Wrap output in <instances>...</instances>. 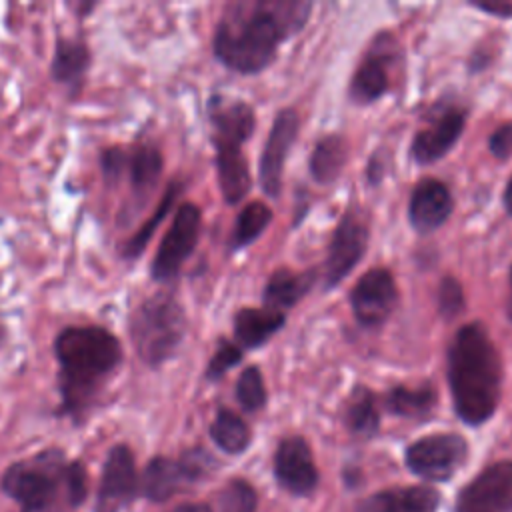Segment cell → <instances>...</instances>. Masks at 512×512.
<instances>
[{
  "label": "cell",
  "mask_w": 512,
  "mask_h": 512,
  "mask_svg": "<svg viewBox=\"0 0 512 512\" xmlns=\"http://www.w3.org/2000/svg\"><path fill=\"white\" fill-rule=\"evenodd\" d=\"M306 0H238L226 4L214 30V56L230 70L256 74L310 16Z\"/></svg>",
  "instance_id": "6da1fadb"
},
{
  "label": "cell",
  "mask_w": 512,
  "mask_h": 512,
  "mask_svg": "<svg viewBox=\"0 0 512 512\" xmlns=\"http://www.w3.org/2000/svg\"><path fill=\"white\" fill-rule=\"evenodd\" d=\"M54 354L60 366V414L78 422L120 366L122 344L104 326H66L54 340Z\"/></svg>",
  "instance_id": "7a4b0ae2"
},
{
  "label": "cell",
  "mask_w": 512,
  "mask_h": 512,
  "mask_svg": "<svg viewBox=\"0 0 512 512\" xmlns=\"http://www.w3.org/2000/svg\"><path fill=\"white\" fill-rule=\"evenodd\" d=\"M448 384L462 422L480 426L492 418L502 392V358L484 324L456 330L448 346Z\"/></svg>",
  "instance_id": "3957f363"
},
{
  "label": "cell",
  "mask_w": 512,
  "mask_h": 512,
  "mask_svg": "<svg viewBox=\"0 0 512 512\" xmlns=\"http://www.w3.org/2000/svg\"><path fill=\"white\" fill-rule=\"evenodd\" d=\"M0 488L22 506L20 512H74L88 496V474L80 460L46 448L8 466Z\"/></svg>",
  "instance_id": "277c9868"
},
{
  "label": "cell",
  "mask_w": 512,
  "mask_h": 512,
  "mask_svg": "<svg viewBox=\"0 0 512 512\" xmlns=\"http://www.w3.org/2000/svg\"><path fill=\"white\" fill-rule=\"evenodd\" d=\"M212 140L216 148V172L222 198L238 204L250 190V168L242 144L254 132V110L242 100H224L214 96L208 106Z\"/></svg>",
  "instance_id": "5b68a950"
},
{
  "label": "cell",
  "mask_w": 512,
  "mask_h": 512,
  "mask_svg": "<svg viewBox=\"0 0 512 512\" xmlns=\"http://www.w3.org/2000/svg\"><path fill=\"white\" fill-rule=\"evenodd\" d=\"M186 334L182 304L168 292L144 298L128 318V336L138 358L156 368L170 360Z\"/></svg>",
  "instance_id": "8992f818"
},
{
  "label": "cell",
  "mask_w": 512,
  "mask_h": 512,
  "mask_svg": "<svg viewBox=\"0 0 512 512\" xmlns=\"http://www.w3.org/2000/svg\"><path fill=\"white\" fill-rule=\"evenodd\" d=\"M200 224L202 212L196 204L184 202L178 206L150 266V274L156 282H168L178 276L182 264L190 258L198 244Z\"/></svg>",
  "instance_id": "52a82bcc"
},
{
  "label": "cell",
  "mask_w": 512,
  "mask_h": 512,
  "mask_svg": "<svg viewBox=\"0 0 512 512\" xmlns=\"http://www.w3.org/2000/svg\"><path fill=\"white\" fill-rule=\"evenodd\" d=\"M208 462L210 456L202 450L188 452L180 460L156 456L138 476V494L152 502H164L182 486L202 478L208 472Z\"/></svg>",
  "instance_id": "ba28073f"
},
{
  "label": "cell",
  "mask_w": 512,
  "mask_h": 512,
  "mask_svg": "<svg viewBox=\"0 0 512 512\" xmlns=\"http://www.w3.org/2000/svg\"><path fill=\"white\" fill-rule=\"evenodd\" d=\"M370 240V226L364 210L350 208L340 218L328 248L324 286L336 288L362 260Z\"/></svg>",
  "instance_id": "9c48e42d"
},
{
  "label": "cell",
  "mask_w": 512,
  "mask_h": 512,
  "mask_svg": "<svg viewBox=\"0 0 512 512\" xmlns=\"http://www.w3.org/2000/svg\"><path fill=\"white\" fill-rule=\"evenodd\" d=\"M468 456V444L458 434H430L406 448V466L426 480H448Z\"/></svg>",
  "instance_id": "30bf717a"
},
{
  "label": "cell",
  "mask_w": 512,
  "mask_h": 512,
  "mask_svg": "<svg viewBox=\"0 0 512 512\" xmlns=\"http://www.w3.org/2000/svg\"><path fill=\"white\" fill-rule=\"evenodd\" d=\"M138 494L136 462L130 446L116 444L110 448L102 466L94 512H122Z\"/></svg>",
  "instance_id": "8fae6325"
},
{
  "label": "cell",
  "mask_w": 512,
  "mask_h": 512,
  "mask_svg": "<svg viewBox=\"0 0 512 512\" xmlns=\"http://www.w3.org/2000/svg\"><path fill=\"white\" fill-rule=\"evenodd\" d=\"M458 512H512V462L486 466L468 482L456 502Z\"/></svg>",
  "instance_id": "7c38bea8"
},
{
  "label": "cell",
  "mask_w": 512,
  "mask_h": 512,
  "mask_svg": "<svg viewBox=\"0 0 512 512\" xmlns=\"http://www.w3.org/2000/svg\"><path fill=\"white\" fill-rule=\"evenodd\" d=\"M398 302V288L386 268H372L354 284L350 306L364 328H376L388 320Z\"/></svg>",
  "instance_id": "4fadbf2b"
},
{
  "label": "cell",
  "mask_w": 512,
  "mask_h": 512,
  "mask_svg": "<svg viewBox=\"0 0 512 512\" xmlns=\"http://www.w3.org/2000/svg\"><path fill=\"white\" fill-rule=\"evenodd\" d=\"M298 130L300 118L296 110L284 108L276 114L260 156V186L270 198H276L278 192L282 190V172L286 156L298 136Z\"/></svg>",
  "instance_id": "5bb4252c"
},
{
  "label": "cell",
  "mask_w": 512,
  "mask_h": 512,
  "mask_svg": "<svg viewBox=\"0 0 512 512\" xmlns=\"http://www.w3.org/2000/svg\"><path fill=\"white\" fill-rule=\"evenodd\" d=\"M394 60L392 38L388 34H380L374 40V46L358 64L352 80H350V100L356 104H370L378 100L390 88V64Z\"/></svg>",
  "instance_id": "9a60e30c"
},
{
  "label": "cell",
  "mask_w": 512,
  "mask_h": 512,
  "mask_svg": "<svg viewBox=\"0 0 512 512\" xmlns=\"http://www.w3.org/2000/svg\"><path fill=\"white\" fill-rule=\"evenodd\" d=\"M276 480L292 494L306 496L318 484V470L310 446L302 436L284 438L274 454Z\"/></svg>",
  "instance_id": "2e32d148"
},
{
  "label": "cell",
  "mask_w": 512,
  "mask_h": 512,
  "mask_svg": "<svg viewBox=\"0 0 512 512\" xmlns=\"http://www.w3.org/2000/svg\"><path fill=\"white\" fill-rule=\"evenodd\" d=\"M454 210V200L444 182L424 178L416 184L410 196L408 218L414 230L432 232L440 228Z\"/></svg>",
  "instance_id": "e0dca14e"
},
{
  "label": "cell",
  "mask_w": 512,
  "mask_h": 512,
  "mask_svg": "<svg viewBox=\"0 0 512 512\" xmlns=\"http://www.w3.org/2000/svg\"><path fill=\"white\" fill-rule=\"evenodd\" d=\"M464 124H466L464 110H458V108L446 110L444 114H440L434 120L432 126L422 128L414 136L412 148H410L412 158L418 164H432V162L440 160L454 148V144L462 136Z\"/></svg>",
  "instance_id": "ac0fdd59"
},
{
  "label": "cell",
  "mask_w": 512,
  "mask_h": 512,
  "mask_svg": "<svg viewBox=\"0 0 512 512\" xmlns=\"http://www.w3.org/2000/svg\"><path fill=\"white\" fill-rule=\"evenodd\" d=\"M440 494L428 486H408L376 492L358 502L354 512H436Z\"/></svg>",
  "instance_id": "d6986e66"
},
{
  "label": "cell",
  "mask_w": 512,
  "mask_h": 512,
  "mask_svg": "<svg viewBox=\"0 0 512 512\" xmlns=\"http://www.w3.org/2000/svg\"><path fill=\"white\" fill-rule=\"evenodd\" d=\"M90 60V48L82 38H58L50 64V76L58 84L78 88L90 68Z\"/></svg>",
  "instance_id": "ffe728a7"
},
{
  "label": "cell",
  "mask_w": 512,
  "mask_h": 512,
  "mask_svg": "<svg viewBox=\"0 0 512 512\" xmlns=\"http://www.w3.org/2000/svg\"><path fill=\"white\" fill-rule=\"evenodd\" d=\"M286 322L284 312L270 308H240L234 316V336L246 348H258Z\"/></svg>",
  "instance_id": "44dd1931"
},
{
  "label": "cell",
  "mask_w": 512,
  "mask_h": 512,
  "mask_svg": "<svg viewBox=\"0 0 512 512\" xmlns=\"http://www.w3.org/2000/svg\"><path fill=\"white\" fill-rule=\"evenodd\" d=\"M312 282H314V272H310V270L300 272V274H294L286 268L276 270L268 278L266 288H264V304H266L264 308L282 312V310L294 306L308 294V290L312 288Z\"/></svg>",
  "instance_id": "7402d4cb"
},
{
  "label": "cell",
  "mask_w": 512,
  "mask_h": 512,
  "mask_svg": "<svg viewBox=\"0 0 512 512\" xmlns=\"http://www.w3.org/2000/svg\"><path fill=\"white\" fill-rule=\"evenodd\" d=\"M164 168L162 152L154 144H134L126 148V172L134 194L150 192Z\"/></svg>",
  "instance_id": "603a6c76"
},
{
  "label": "cell",
  "mask_w": 512,
  "mask_h": 512,
  "mask_svg": "<svg viewBox=\"0 0 512 512\" xmlns=\"http://www.w3.org/2000/svg\"><path fill=\"white\" fill-rule=\"evenodd\" d=\"M346 164V144L338 134L324 136L314 152L310 154V174L320 184H330L338 178L342 166Z\"/></svg>",
  "instance_id": "cb8c5ba5"
},
{
  "label": "cell",
  "mask_w": 512,
  "mask_h": 512,
  "mask_svg": "<svg viewBox=\"0 0 512 512\" xmlns=\"http://www.w3.org/2000/svg\"><path fill=\"white\" fill-rule=\"evenodd\" d=\"M344 422L348 430L360 438H372L378 432L380 416L376 410L374 394L366 386H356L348 404Z\"/></svg>",
  "instance_id": "d4e9b609"
},
{
  "label": "cell",
  "mask_w": 512,
  "mask_h": 512,
  "mask_svg": "<svg viewBox=\"0 0 512 512\" xmlns=\"http://www.w3.org/2000/svg\"><path fill=\"white\" fill-rule=\"evenodd\" d=\"M436 406V392L432 386H394L386 394V408L404 418H426Z\"/></svg>",
  "instance_id": "484cf974"
},
{
  "label": "cell",
  "mask_w": 512,
  "mask_h": 512,
  "mask_svg": "<svg viewBox=\"0 0 512 512\" xmlns=\"http://www.w3.org/2000/svg\"><path fill=\"white\" fill-rule=\"evenodd\" d=\"M210 438L226 454H240L250 444V430L236 412L220 408L210 424Z\"/></svg>",
  "instance_id": "4316f807"
},
{
  "label": "cell",
  "mask_w": 512,
  "mask_h": 512,
  "mask_svg": "<svg viewBox=\"0 0 512 512\" xmlns=\"http://www.w3.org/2000/svg\"><path fill=\"white\" fill-rule=\"evenodd\" d=\"M178 194H180V182H170L168 184V188L164 190V196H162V200H160V204H158V208L154 210V214L140 226V230L126 242V246H124V250H122V256L124 258H130V260H136L142 252H144V248H146V244L150 242V238H152V234L156 232V228H158V224L168 216V212H170V208L174 206V202H176V198H178Z\"/></svg>",
  "instance_id": "83f0119b"
},
{
  "label": "cell",
  "mask_w": 512,
  "mask_h": 512,
  "mask_svg": "<svg viewBox=\"0 0 512 512\" xmlns=\"http://www.w3.org/2000/svg\"><path fill=\"white\" fill-rule=\"evenodd\" d=\"M272 210L264 202H250L242 208V212L236 218L234 234H232V248H242L250 242H254L270 224Z\"/></svg>",
  "instance_id": "f1b7e54d"
},
{
  "label": "cell",
  "mask_w": 512,
  "mask_h": 512,
  "mask_svg": "<svg viewBox=\"0 0 512 512\" xmlns=\"http://www.w3.org/2000/svg\"><path fill=\"white\" fill-rule=\"evenodd\" d=\"M236 398L248 412H256L266 404V388L258 366H248L242 370L236 382Z\"/></svg>",
  "instance_id": "f546056e"
},
{
  "label": "cell",
  "mask_w": 512,
  "mask_h": 512,
  "mask_svg": "<svg viewBox=\"0 0 512 512\" xmlns=\"http://www.w3.org/2000/svg\"><path fill=\"white\" fill-rule=\"evenodd\" d=\"M256 492L254 488L242 480H230L220 492V512H256Z\"/></svg>",
  "instance_id": "4dcf8cb0"
},
{
  "label": "cell",
  "mask_w": 512,
  "mask_h": 512,
  "mask_svg": "<svg viewBox=\"0 0 512 512\" xmlns=\"http://www.w3.org/2000/svg\"><path fill=\"white\" fill-rule=\"evenodd\" d=\"M242 360V350L228 342V340H220L216 352L212 354L208 366H206V378L208 380H218L222 378L232 366H236Z\"/></svg>",
  "instance_id": "1f68e13d"
},
{
  "label": "cell",
  "mask_w": 512,
  "mask_h": 512,
  "mask_svg": "<svg viewBox=\"0 0 512 512\" xmlns=\"http://www.w3.org/2000/svg\"><path fill=\"white\" fill-rule=\"evenodd\" d=\"M464 308V294L462 286L456 278L446 276L440 286H438V310L444 318H454L462 312Z\"/></svg>",
  "instance_id": "d6a6232c"
},
{
  "label": "cell",
  "mask_w": 512,
  "mask_h": 512,
  "mask_svg": "<svg viewBox=\"0 0 512 512\" xmlns=\"http://www.w3.org/2000/svg\"><path fill=\"white\" fill-rule=\"evenodd\" d=\"M100 168L106 180L118 182L126 172V148L110 146L100 154Z\"/></svg>",
  "instance_id": "836d02e7"
},
{
  "label": "cell",
  "mask_w": 512,
  "mask_h": 512,
  "mask_svg": "<svg viewBox=\"0 0 512 512\" xmlns=\"http://www.w3.org/2000/svg\"><path fill=\"white\" fill-rule=\"evenodd\" d=\"M488 148L498 160H506L512 156V122L498 126L488 138Z\"/></svg>",
  "instance_id": "e575fe53"
},
{
  "label": "cell",
  "mask_w": 512,
  "mask_h": 512,
  "mask_svg": "<svg viewBox=\"0 0 512 512\" xmlns=\"http://www.w3.org/2000/svg\"><path fill=\"white\" fill-rule=\"evenodd\" d=\"M474 8L482 10V12H488V14H494V16H500V18H512V2H470Z\"/></svg>",
  "instance_id": "d590c367"
},
{
  "label": "cell",
  "mask_w": 512,
  "mask_h": 512,
  "mask_svg": "<svg viewBox=\"0 0 512 512\" xmlns=\"http://www.w3.org/2000/svg\"><path fill=\"white\" fill-rule=\"evenodd\" d=\"M168 512H212V508L208 504H200V502H194V504H180Z\"/></svg>",
  "instance_id": "8d00e7d4"
},
{
  "label": "cell",
  "mask_w": 512,
  "mask_h": 512,
  "mask_svg": "<svg viewBox=\"0 0 512 512\" xmlns=\"http://www.w3.org/2000/svg\"><path fill=\"white\" fill-rule=\"evenodd\" d=\"M504 208H506V212L512 216V178L508 180V184H506V188H504Z\"/></svg>",
  "instance_id": "74e56055"
},
{
  "label": "cell",
  "mask_w": 512,
  "mask_h": 512,
  "mask_svg": "<svg viewBox=\"0 0 512 512\" xmlns=\"http://www.w3.org/2000/svg\"><path fill=\"white\" fill-rule=\"evenodd\" d=\"M506 314L512 322V266H510V298H508V304H506Z\"/></svg>",
  "instance_id": "f35d334b"
}]
</instances>
